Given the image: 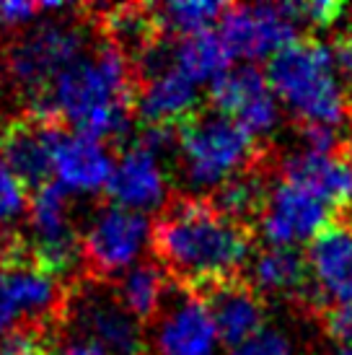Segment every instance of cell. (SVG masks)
I'll use <instances>...</instances> for the list:
<instances>
[{"instance_id":"obj_1","label":"cell","mask_w":352,"mask_h":355,"mask_svg":"<svg viewBox=\"0 0 352 355\" xmlns=\"http://www.w3.org/2000/svg\"><path fill=\"white\" fill-rule=\"evenodd\" d=\"M150 247L174 286L195 291L244 275L254 252V228L218 213L207 198H174L150 223Z\"/></svg>"},{"instance_id":"obj_2","label":"cell","mask_w":352,"mask_h":355,"mask_svg":"<svg viewBox=\"0 0 352 355\" xmlns=\"http://www.w3.org/2000/svg\"><path fill=\"white\" fill-rule=\"evenodd\" d=\"M264 73L274 96L293 109L295 122L340 128L352 117L350 94L337 78L332 47L324 42L311 37L295 40L272 55Z\"/></svg>"},{"instance_id":"obj_3","label":"cell","mask_w":352,"mask_h":355,"mask_svg":"<svg viewBox=\"0 0 352 355\" xmlns=\"http://www.w3.org/2000/svg\"><path fill=\"white\" fill-rule=\"evenodd\" d=\"M176 143L189 184L215 189L264 158L256 135L215 109H200L176 125Z\"/></svg>"},{"instance_id":"obj_4","label":"cell","mask_w":352,"mask_h":355,"mask_svg":"<svg viewBox=\"0 0 352 355\" xmlns=\"http://www.w3.org/2000/svg\"><path fill=\"white\" fill-rule=\"evenodd\" d=\"M83 29L78 24H42L21 34L3 50V70L13 86L37 109L47 99L52 83L80 58Z\"/></svg>"},{"instance_id":"obj_5","label":"cell","mask_w":352,"mask_h":355,"mask_svg":"<svg viewBox=\"0 0 352 355\" xmlns=\"http://www.w3.org/2000/svg\"><path fill=\"white\" fill-rule=\"evenodd\" d=\"M60 319L78 332L76 340L94 343L112 355H146L143 324L122 306L117 293L98 280L88 277L65 291Z\"/></svg>"},{"instance_id":"obj_6","label":"cell","mask_w":352,"mask_h":355,"mask_svg":"<svg viewBox=\"0 0 352 355\" xmlns=\"http://www.w3.org/2000/svg\"><path fill=\"white\" fill-rule=\"evenodd\" d=\"M148 234L150 223L143 213L119 205L104 207L80 236V265L91 280H109L127 270Z\"/></svg>"},{"instance_id":"obj_7","label":"cell","mask_w":352,"mask_h":355,"mask_svg":"<svg viewBox=\"0 0 352 355\" xmlns=\"http://www.w3.org/2000/svg\"><path fill=\"white\" fill-rule=\"evenodd\" d=\"M218 24H220L218 34L223 37L225 47L234 58H272L295 40H301L298 37L301 21L295 13V3L228 6Z\"/></svg>"},{"instance_id":"obj_8","label":"cell","mask_w":352,"mask_h":355,"mask_svg":"<svg viewBox=\"0 0 352 355\" xmlns=\"http://www.w3.org/2000/svg\"><path fill=\"white\" fill-rule=\"evenodd\" d=\"M68 130L62 119L24 112L0 130V158L26 187L37 192L52 182L55 148Z\"/></svg>"},{"instance_id":"obj_9","label":"cell","mask_w":352,"mask_h":355,"mask_svg":"<svg viewBox=\"0 0 352 355\" xmlns=\"http://www.w3.org/2000/svg\"><path fill=\"white\" fill-rule=\"evenodd\" d=\"M207 309L223 345L238 347L264 329V298L246 275L225 277L186 291Z\"/></svg>"},{"instance_id":"obj_10","label":"cell","mask_w":352,"mask_h":355,"mask_svg":"<svg viewBox=\"0 0 352 355\" xmlns=\"http://www.w3.org/2000/svg\"><path fill=\"white\" fill-rule=\"evenodd\" d=\"M213 109L238 122L252 135H264L277 125V101L267 73L256 65H244L223 73L210 86Z\"/></svg>"},{"instance_id":"obj_11","label":"cell","mask_w":352,"mask_h":355,"mask_svg":"<svg viewBox=\"0 0 352 355\" xmlns=\"http://www.w3.org/2000/svg\"><path fill=\"white\" fill-rule=\"evenodd\" d=\"M334 210L326 202L295 187L280 182L270 189V200L259 218V228L272 247H293L295 241L313 239L326 223L334 220Z\"/></svg>"},{"instance_id":"obj_12","label":"cell","mask_w":352,"mask_h":355,"mask_svg":"<svg viewBox=\"0 0 352 355\" xmlns=\"http://www.w3.org/2000/svg\"><path fill=\"white\" fill-rule=\"evenodd\" d=\"M283 182L311 192L334 213L352 207V156L344 153H293L280 164Z\"/></svg>"},{"instance_id":"obj_13","label":"cell","mask_w":352,"mask_h":355,"mask_svg":"<svg viewBox=\"0 0 352 355\" xmlns=\"http://www.w3.org/2000/svg\"><path fill=\"white\" fill-rule=\"evenodd\" d=\"M249 283L264 296H285L303 304H319L324 309V298L313 283L311 267L303 252L295 247H270L254 257L249 267Z\"/></svg>"},{"instance_id":"obj_14","label":"cell","mask_w":352,"mask_h":355,"mask_svg":"<svg viewBox=\"0 0 352 355\" xmlns=\"http://www.w3.org/2000/svg\"><path fill=\"white\" fill-rule=\"evenodd\" d=\"M200 112L197 83L176 68L135 83V114L146 125H179Z\"/></svg>"},{"instance_id":"obj_15","label":"cell","mask_w":352,"mask_h":355,"mask_svg":"<svg viewBox=\"0 0 352 355\" xmlns=\"http://www.w3.org/2000/svg\"><path fill=\"white\" fill-rule=\"evenodd\" d=\"M156 319V347L161 355H213L218 332L207 309L195 296H184Z\"/></svg>"},{"instance_id":"obj_16","label":"cell","mask_w":352,"mask_h":355,"mask_svg":"<svg viewBox=\"0 0 352 355\" xmlns=\"http://www.w3.org/2000/svg\"><path fill=\"white\" fill-rule=\"evenodd\" d=\"M109 198L127 210H150L166 205V179L158 166V156L140 146H130L107 184Z\"/></svg>"},{"instance_id":"obj_17","label":"cell","mask_w":352,"mask_h":355,"mask_svg":"<svg viewBox=\"0 0 352 355\" xmlns=\"http://www.w3.org/2000/svg\"><path fill=\"white\" fill-rule=\"evenodd\" d=\"M55 177L65 189H78V192H98L107 189L109 179L114 174L109 150L76 132H65L55 148Z\"/></svg>"},{"instance_id":"obj_18","label":"cell","mask_w":352,"mask_h":355,"mask_svg":"<svg viewBox=\"0 0 352 355\" xmlns=\"http://www.w3.org/2000/svg\"><path fill=\"white\" fill-rule=\"evenodd\" d=\"M313 283L324 301L340 291L352 277V226L344 220H332L311 239L306 252Z\"/></svg>"},{"instance_id":"obj_19","label":"cell","mask_w":352,"mask_h":355,"mask_svg":"<svg viewBox=\"0 0 352 355\" xmlns=\"http://www.w3.org/2000/svg\"><path fill=\"white\" fill-rule=\"evenodd\" d=\"M207 200L225 218H231L241 226L254 228V223H259L264 207H267V200H270L267 171L262 168V161L234 174L231 179H225L223 184L213 189V195Z\"/></svg>"},{"instance_id":"obj_20","label":"cell","mask_w":352,"mask_h":355,"mask_svg":"<svg viewBox=\"0 0 352 355\" xmlns=\"http://www.w3.org/2000/svg\"><path fill=\"white\" fill-rule=\"evenodd\" d=\"M231 62L234 55L225 47L223 37L213 29L179 37V42H174V68L195 83L218 80L231 70Z\"/></svg>"},{"instance_id":"obj_21","label":"cell","mask_w":352,"mask_h":355,"mask_svg":"<svg viewBox=\"0 0 352 355\" xmlns=\"http://www.w3.org/2000/svg\"><path fill=\"white\" fill-rule=\"evenodd\" d=\"M114 293L140 324H153L168 293V275L158 262H137L125 272Z\"/></svg>"},{"instance_id":"obj_22","label":"cell","mask_w":352,"mask_h":355,"mask_svg":"<svg viewBox=\"0 0 352 355\" xmlns=\"http://www.w3.org/2000/svg\"><path fill=\"white\" fill-rule=\"evenodd\" d=\"M228 6L223 3H166V6H156L158 21L166 34H179V37H189V34H200L207 31L215 21L223 19Z\"/></svg>"},{"instance_id":"obj_23","label":"cell","mask_w":352,"mask_h":355,"mask_svg":"<svg viewBox=\"0 0 352 355\" xmlns=\"http://www.w3.org/2000/svg\"><path fill=\"white\" fill-rule=\"evenodd\" d=\"M29 187L0 158V226H8L29 210Z\"/></svg>"},{"instance_id":"obj_24","label":"cell","mask_w":352,"mask_h":355,"mask_svg":"<svg viewBox=\"0 0 352 355\" xmlns=\"http://www.w3.org/2000/svg\"><path fill=\"white\" fill-rule=\"evenodd\" d=\"M231 355H293V345L277 329H262L244 345L234 347Z\"/></svg>"},{"instance_id":"obj_25","label":"cell","mask_w":352,"mask_h":355,"mask_svg":"<svg viewBox=\"0 0 352 355\" xmlns=\"http://www.w3.org/2000/svg\"><path fill=\"white\" fill-rule=\"evenodd\" d=\"M344 10H347V6L344 3H334V0L295 3V13H298L301 24H311V26H334L344 16Z\"/></svg>"},{"instance_id":"obj_26","label":"cell","mask_w":352,"mask_h":355,"mask_svg":"<svg viewBox=\"0 0 352 355\" xmlns=\"http://www.w3.org/2000/svg\"><path fill=\"white\" fill-rule=\"evenodd\" d=\"M319 316H322V324L326 329V335L337 340L340 345L352 347V304L324 306Z\"/></svg>"},{"instance_id":"obj_27","label":"cell","mask_w":352,"mask_h":355,"mask_svg":"<svg viewBox=\"0 0 352 355\" xmlns=\"http://www.w3.org/2000/svg\"><path fill=\"white\" fill-rule=\"evenodd\" d=\"M37 13H44L42 3H24V0H8L0 3V24L3 26H19L31 21Z\"/></svg>"},{"instance_id":"obj_28","label":"cell","mask_w":352,"mask_h":355,"mask_svg":"<svg viewBox=\"0 0 352 355\" xmlns=\"http://www.w3.org/2000/svg\"><path fill=\"white\" fill-rule=\"evenodd\" d=\"M332 55H334V62H337V70L352 83V29L334 37ZM347 94H350V104H352V89Z\"/></svg>"},{"instance_id":"obj_29","label":"cell","mask_w":352,"mask_h":355,"mask_svg":"<svg viewBox=\"0 0 352 355\" xmlns=\"http://www.w3.org/2000/svg\"><path fill=\"white\" fill-rule=\"evenodd\" d=\"M21 316H24L21 314V309L16 306V301L10 298L8 288H6L3 277H0V335H6V332L16 329L19 324H24Z\"/></svg>"},{"instance_id":"obj_30","label":"cell","mask_w":352,"mask_h":355,"mask_svg":"<svg viewBox=\"0 0 352 355\" xmlns=\"http://www.w3.org/2000/svg\"><path fill=\"white\" fill-rule=\"evenodd\" d=\"M65 355H112L107 353L104 347L94 345V343H86V340H70L65 345Z\"/></svg>"},{"instance_id":"obj_31","label":"cell","mask_w":352,"mask_h":355,"mask_svg":"<svg viewBox=\"0 0 352 355\" xmlns=\"http://www.w3.org/2000/svg\"><path fill=\"white\" fill-rule=\"evenodd\" d=\"M326 355H352V347L340 345V347H337V350H332V353H326Z\"/></svg>"},{"instance_id":"obj_32","label":"cell","mask_w":352,"mask_h":355,"mask_svg":"<svg viewBox=\"0 0 352 355\" xmlns=\"http://www.w3.org/2000/svg\"><path fill=\"white\" fill-rule=\"evenodd\" d=\"M352 122V117H350ZM347 150H350V156H352V130H350V138H347Z\"/></svg>"}]
</instances>
